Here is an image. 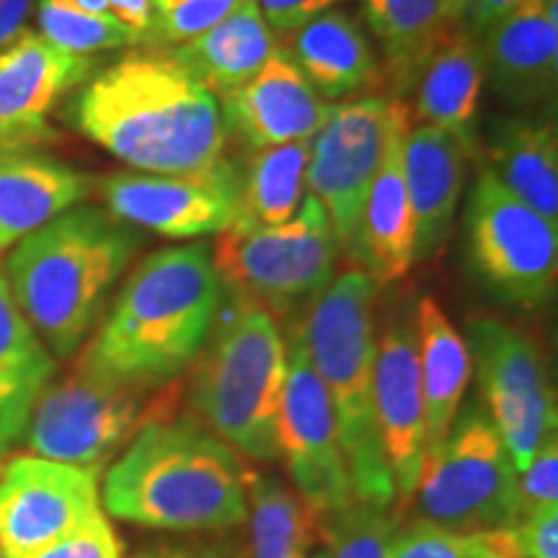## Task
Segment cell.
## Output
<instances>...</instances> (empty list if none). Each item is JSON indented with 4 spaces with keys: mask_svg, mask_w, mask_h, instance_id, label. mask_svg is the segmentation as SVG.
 <instances>
[{
    "mask_svg": "<svg viewBox=\"0 0 558 558\" xmlns=\"http://www.w3.org/2000/svg\"><path fill=\"white\" fill-rule=\"evenodd\" d=\"M83 137L140 173H199L226 160L218 96L169 50H135L101 70L68 109Z\"/></svg>",
    "mask_w": 558,
    "mask_h": 558,
    "instance_id": "cell-1",
    "label": "cell"
},
{
    "mask_svg": "<svg viewBox=\"0 0 558 558\" xmlns=\"http://www.w3.org/2000/svg\"><path fill=\"white\" fill-rule=\"evenodd\" d=\"M251 471L192 416H153L104 476L117 520L171 533H220L248 520Z\"/></svg>",
    "mask_w": 558,
    "mask_h": 558,
    "instance_id": "cell-2",
    "label": "cell"
},
{
    "mask_svg": "<svg viewBox=\"0 0 558 558\" xmlns=\"http://www.w3.org/2000/svg\"><path fill=\"white\" fill-rule=\"evenodd\" d=\"M220 300L205 243L160 248L132 271L78 365L132 386H171L205 347Z\"/></svg>",
    "mask_w": 558,
    "mask_h": 558,
    "instance_id": "cell-3",
    "label": "cell"
},
{
    "mask_svg": "<svg viewBox=\"0 0 558 558\" xmlns=\"http://www.w3.org/2000/svg\"><path fill=\"white\" fill-rule=\"evenodd\" d=\"M137 248L135 228L90 205L68 209L13 246L5 279L52 357L78 352Z\"/></svg>",
    "mask_w": 558,
    "mask_h": 558,
    "instance_id": "cell-4",
    "label": "cell"
},
{
    "mask_svg": "<svg viewBox=\"0 0 558 558\" xmlns=\"http://www.w3.org/2000/svg\"><path fill=\"white\" fill-rule=\"evenodd\" d=\"M375 298L378 288L365 271H341L300 320V331L329 393L354 499L396 509L375 418Z\"/></svg>",
    "mask_w": 558,
    "mask_h": 558,
    "instance_id": "cell-5",
    "label": "cell"
},
{
    "mask_svg": "<svg viewBox=\"0 0 558 558\" xmlns=\"http://www.w3.org/2000/svg\"><path fill=\"white\" fill-rule=\"evenodd\" d=\"M194 362L190 401L202 427L239 456L271 463L288 378V339L279 320L228 292Z\"/></svg>",
    "mask_w": 558,
    "mask_h": 558,
    "instance_id": "cell-6",
    "label": "cell"
},
{
    "mask_svg": "<svg viewBox=\"0 0 558 558\" xmlns=\"http://www.w3.org/2000/svg\"><path fill=\"white\" fill-rule=\"evenodd\" d=\"M337 256L326 209L305 194L298 213L282 226L246 235L220 233L213 262L228 292L295 326V318H305L337 277Z\"/></svg>",
    "mask_w": 558,
    "mask_h": 558,
    "instance_id": "cell-7",
    "label": "cell"
},
{
    "mask_svg": "<svg viewBox=\"0 0 558 558\" xmlns=\"http://www.w3.org/2000/svg\"><path fill=\"white\" fill-rule=\"evenodd\" d=\"M416 520L460 535L512 527L520 518V488L509 452L486 407L458 411L442 445L427 456L414 488Z\"/></svg>",
    "mask_w": 558,
    "mask_h": 558,
    "instance_id": "cell-8",
    "label": "cell"
},
{
    "mask_svg": "<svg viewBox=\"0 0 558 558\" xmlns=\"http://www.w3.org/2000/svg\"><path fill=\"white\" fill-rule=\"evenodd\" d=\"M171 401L160 399V388L111 380L78 365L41 390L24 437L32 456L101 473L148 418L169 414Z\"/></svg>",
    "mask_w": 558,
    "mask_h": 558,
    "instance_id": "cell-9",
    "label": "cell"
},
{
    "mask_svg": "<svg viewBox=\"0 0 558 558\" xmlns=\"http://www.w3.org/2000/svg\"><path fill=\"white\" fill-rule=\"evenodd\" d=\"M469 264L499 303L538 311L554 300L558 226L514 197L492 169L478 173L469 209Z\"/></svg>",
    "mask_w": 558,
    "mask_h": 558,
    "instance_id": "cell-10",
    "label": "cell"
},
{
    "mask_svg": "<svg viewBox=\"0 0 558 558\" xmlns=\"http://www.w3.org/2000/svg\"><path fill=\"white\" fill-rule=\"evenodd\" d=\"M465 344L488 416L514 471L522 473L541 445L556 435V393L546 357L525 331L486 316L471 320Z\"/></svg>",
    "mask_w": 558,
    "mask_h": 558,
    "instance_id": "cell-11",
    "label": "cell"
},
{
    "mask_svg": "<svg viewBox=\"0 0 558 558\" xmlns=\"http://www.w3.org/2000/svg\"><path fill=\"white\" fill-rule=\"evenodd\" d=\"M277 458L288 469L295 497L316 518L354 501L329 393L311 365L300 324L288 331V378L277 418Z\"/></svg>",
    "mask_w": 558,
    "mask_h": 558,
    "instance_id": "cell-12",
    "label": "cell"
},
{
    "mask_svg": "<svg viewBox=\"0 0 558 558\" xmlns=\"http://www.w3.org/2000/svg\"><path fill=\"white\" fill-rule=\"evenodd\" d=\"M403 111L407 104L380 96L341 101L311 140L305 186L326 209L339 248L352 246L388 135Z\"/></svg>",
    "mask_w": 558,
    "mask_h": 558,
    "instance_id": "cell-13",
    "label": "cell"
},
{
    "mask_svg": "<svg viewBox=\"0 0 558 558\" xmlns=\"http://www.w3.org/2000/svg\"><path fill=\"white\" fill-rule=\"evenodd\" d=\"M239 171L228 160L199 173H109L99 181L107 213L166 239L226 233L239 199Z\"/></svg>",
    "mask_w": 558,
    "mask_h": 558,
    "instance_id": "cell-14",
    "label": "cell"
},
{
    "mask_svg": "<svg viewBox=\"0 0 558 558\" xmlns=\"http://www.w3.org/2000/svg\"><path fill=\"white\" fill-rule=\"evenodd\" d=\"M101 514L99 473L19 456L0 465V556H21Z\"/></svg>",
    "mask_w": 558,
    "mask_h": 558,
    "instance_id": "cell-15",
    "label": "cell"
},
{
    "mask_svg": "<svg viewBox=\"0 0 558 558\" xmlns=\"http://www.w3.org/2000/svg\"><path fill=\"white\" fill-rule=\"evenodd\" d=\"M375 418L390 476L396 512L414 497L424 458V396L418 378L414 313L399 311L375 341Z\"/></svg>",
    "mask_w": 558,
    "mask_h": 558,
    "instance_id": "cell-16",
    "label": "cell"
},
{
    "mask_svg": "<svg viewBox=\"0 0 558 558\" xmlns=\"http://www.w3.org/2000/svg\"><path fill=\"white\" fill-rule=\"evenodd\" d=\"M90 70V58L62 52L29 29L0 50V150H34L52 140L47 117Z\"/></svg>",
    "mask_w": 558,
    "mask_h": 558,
    "instance_id": "cell-17",
    "label": "cell"
},
{
    "mask_svg": "<svg viewBox=\"0 0 558 558\" xmlns=\"http://www.w3.org/2000/svg\"><path fill=\"white\" fill-rule=\"evenodd\" d=\"M218 104L226 135L248 150L311 140L337 109L333 101L320 99L282 47L254 78L222 94Z\"/></svg>",
    "mask_w": 558,
    "mask_h": 558,
    "instance_id": "cell-18",
    "label": "cell"
},
{
    "mask_svg": "<svg viewBox=\"0 0 558 558\" xmlns=\"http://www.w3.org/2000/svg\"><path fill=\"white\" fill-rule=\"evenodd\" d=\"M486 78L518 109L548 107L558 88V0H522L484 34Z\"/></svg>",
    "mask_w": 558,
    "mask_h": 558,
    "instance_id": "cell-19",
    "label": "cell"
},
{
    "mask_svg": "<svg viewBox=\"0 0 558 558\" xmlns=\"http://www.w3.org/2000/svg\"><path fill=\"white\" fill-rule=\"evenodd\" d=\"M409 111L390 130L380 169L369 186L349 254L360 262L375 288L399 282L414 267V218L403 177V137Z\"/></svg>",
    "mask_w": 558,
    "mask_h": 558,
    "instance_id": "cell-20",
    "label": "cell"
},
{
    "mask_svg": "<svg viewBox=\"0 0 558 558\" xmlns=\"http://www.w3.org/2000/svg\"><path fill=\"white\" fill-rule=\"evenodd\" d=\"M465 0H362V19L383 52L388 99L407 101L424 68L463 29Z\"/></svg>",
    "mask_w": 558,
    "mask_h": 558,
    "instance_id": "cell-21",
    "label": "cell"
},
{
    "mask_svg": "<svg viewBox=\"0 0 558 558\" xmlns=\"http://www.w3.org/2000/svg\"><path fill=\"white\" fill-rule=\"evenodd\" d=\"M469 153L448 132L418 124L403 137V177L414 218V264L448 239L465 186Z\"/></svg>",
    "mask_w": 558,
    "mask_h": 558,
    "instance_id": "cell-22",
    "label": "cell"
},
{
    "mask_svg": "<svg viewBox=\"0 0 558 558\" xmlns=\"http://www.w3.org/2000/svg\"><path fill=\"white\" fill-rule=\"evenodd\" d=\"M290 60L308 78L324 101L339 104L347 96L375 88L383 81L378 52L360 19L344 9L320 13L288 34Z\"/></svg>",
    "mask_w": 558,
    "mask_h": 558,
    "instance_id": "cell-23",
    "label": "cell"
},
{
    "mask_svg": "<svg viewBox=\"0 0 558 558\" xmlns=\"http://www.w3.org/2000/svg\"><path fill=\"white\" fill-rule=\"evenodd\" d=\"M90 179L39 150H0V251L78 207Z\"/></svg>",
    "mask_w": 558,
    "mask_h": 558,
    "instance_id": "cell-24",
    "label": "cell"
},
{
    "mask_svg": "<svg viewBox=\"0 0 558 558\" xmlns=\"http://www.w3.org/2000/svg\"><path fill=\"white\" fill-rule=\"evenodd\" d=\"M484 81V41L460 29L432 54L414 88V111L422 124L456 137L469 158L478 153V101Z\"/></svg>",
    "mask_w": 558,
    "mask_h": 558,
    "instance_id": "cell-25",
    "label": "cell"
},
{
    "mask_svg": "<svg viewBox=\"0 0 558 558\" xmlns=\"http://www.w3.org/2000/svg\"><path fill=\"white\" fill-rule=\"evenodd\" d=\"M416 357L424 396V450L432 456L456 422L471 380V354L437 300H416ZM427 460V458H424Z\"/></svg>",
    "mask_w": 558,
    "mask_h": 558,
    "instance_id": "cell-26",
    "label": "cell"
},
{
    "mask_svg": "<svg viewBox=\"0 0 558 558\" xmlns=\"http://www.w3.org/2000/svg\"><path fill=\"white\" fill-rule=\"evenodd\" d=\"M497 179L543 220L558 226V132L548 117H501L488 128Z\"/></svg>",
    "mask_w": 558,
    "mask_h": 558,
    "instance_id": "cell-27",
    "label": "cell"
},
{
    "mask_svg": "<svg viewBox=\"0 0 558 558\" xmlns=\"http://www.w3.org/2000/svg\"><path fill=\"white\" fill-rule=\"evenodd\" d=\"M277 50L275 32L264 21L256 0H248L218 26L169 52L209 94L222 96L254 78Z\"/></svg>",
    "mask_w": 558,
    "mask_h": 558,
    "instance_id": "cell-28",
    "label": "cell"
},
{
    "mask_svg": "<svg viewBox=\"0 0 558 558\" xmlns=\"http://www.w3.org/2000/svg\"><path fill=\"white\" fill-rule=\"evenodd\" d=\"M54 357L13 300L0 271V429L9 442L24 437L34 403L50 386Z\"/></svg>",
    "mask_w": 558,
    "mask_h": 558,
    "instance_id": "cell-29",
    "label": "cell"
},
{
    "mask_svg": "<svg viewBox=\"0 0 558 558\" xmlns=\"http://www.w3.org/2000/svg\"><path fill=\"white\" fill-rule=\"evenodd\" d=\"M311 140L251 153L246 171L239 179V199L228 235L282 226L298 213L305 197Z\"/></svg>",
    "mask_w": 558,
    "mask_h": 558,
    "instance_id": "cell-30",
    "label": "cell"
},
{
    "mask_svg": "<svg viewBox=\"0 0 558 558\" xmlns=\"http://www.w3.org/2000/svg\"><path fill=\"white\" fill-rule=\"evenodd\" d=\"M316 514L275 476L251 473L248 558H305Z\"/></svg>",
    "mask_w": 558,
    "mask_h": 558,
    "instance_id": "cell-31",
    "label": "cell"
},
{
    "mask_svg": "<svg viewBox=\"0 0 558 558\" xmlns=\"http://www.w3.org/2000/svg\"><path fill=\"white\" fill-rule=\"evenodd\" d=\"M399 530L401 520L393 507L354 499L313 520L305 558H388Z\"/></svg>",
    "mask_w": 558,
    "mask_h": 558,
    "instance_id": "cell-32",
    "label": "cell"
},
{
    "mask_svg": "<svg viewBox=\"0 0 558 558\" xmlns=\"http://www.w3.org/2000/svg\"><path fill=\"white\" fill-rule=\"evenodd\" d=\"M41 37L62 52L90 58L104 50L137 47V37L114 16H94L75 0H37Z\"/></svg>",
    "mask_w": 558,
    "mask_h": 558,
    "instance_id": "cell-33",
    "label": "cell"
},
{
    "mask_svg": "<svg viewBox=\"0 0 558 558\" xmlns=\"http://www.w3.org/2000/svg\"><path fill=\"white\" fill-rule=\"evenodd\" d=\"M248 0H153V21L143 45L150 50H171L205 34Z\"/></svg>",
    "mask_w": 558,
    "mask_h": 558,
    "instance_id": "cell-34",
    "label": "cell"
},
{
    "mask_svg": "<svg viewBox=\"0 0 558 558\" xmlns=\"http://www.w3.org/2000/svg\"><path fill=\"white\" fill-rule=\"evenodd\" d=\"M124 548L120 535L114 533L107 514H96L86 525L75 527L73 533L47 543V546L34 548L21 556H0V558H122Z\"/></svg>",
    "mask_w": 558,
    "mask_h": 558,
    "instance_id": "cell-35",
    "label": "cell"
},
{
    "mask_svg": "<svg viewBox=\"0 0 558 558\" xmlns=\"http://www.w3.org/2000/svg\"><path fill=\"white\" fill-rule=\"evenodd\" d=\"M388 558H471V535L414 520L399 530Z\"/></svg>",
    "mask_w": 558,
    "mask_h": 558,
    "instance_id": "cell-36",
    "label": "cell"
},
{
    "mask_svg": "<svg viewBox=\"0 0 558 558\" xmlns=\"http://www.w3.org/2000/svg\"><path fill=\"white\" fill-rule=\"evenodd\" d=\"M520 514L535 509H558V437L550 435L518 473Z\"/></svg>",
    "mask_w": 558,
    "mask_h": 558,
    "instance_id": "cell-37",
    "label": "cell"
},
{
    "mask_svg": "<svg viewBox=\"0 0 558 558\" xmlns=\"http://www.w3.org/2000/svg\"><path fill=\"white\" fill-rule=\"evenodd\" d=\"M512 533L525 558H558V509L520 514Z\"/></svg>",
    "mask_w": 558,
    "mask_h": 558,
    "instance_id": "cell-38",
    "label": "cell"
},
{
    "mask_svg": "<svg viewBox=\"0 0 558 558\" xmlns=\"http://www.w3.org/2000/svg\"><path fill=\"white\" fill-rule=\"evenodd\" d=\"M344 0H256L264 21L275 34H292L300 26H305L320 13L339 9Z\"/></svg>",
    "mask_w": 558,
    "mask_h": 558,
    "instance_id": "cell-39",
    "label": "cell"
},
{
    "mask_svg": "<svg viewBox=\"0 0 558 558\" xmlns=\"http://www.w3.org/2000/svg\"><path fill=\"white\" fill-rule=\"evenodd\" d=\"M522 0H465L463 29L471 32L473 37L484 39V34L497 26L507 13H512Z\"/></svg>",
    "mask_w": 558,
    "mask_h": 558,
    "instance_id": "cell-40",
    "label": "cell"
},
{
    "mask_svg": "<svg viewBox=\"0 0 558 558\" xmlns=\"http://www.w3.org/2000/svg\"><path fill=\"white\" fill-rule=\"evenodd\" d=\"M471 558H525L512 527L486 530L471 535Z\"/></svg>",
    "mask_w": 558,
    "mask_h": 558,
    "instance_id": "cell-41",
    "label": "cell"
},
{
    "mask_svg": "<svg viewBox=\"0 0 558 558\" xmlns=\"http://www.w3.org/2000/svg\"><path fill=\"white\" fill-rule=\"evenodd\" d=\"M135 558H248V554L233 543H199V546L150 548Z\"/></svg>",
    "mask_w": 558,
    "mask_h": 558,
    "instance_id": "cell-42",
    "label": "cell"
},
{
    "mask_svg": "<svg viewBox=\"0 0 558 558\" xmlns=\"http://www.w3.org/2000/svg\"><path fill=\"white\" fill-rule=\"evenodd\" d=\"M109 13L135 34L137 47L143 45L145 32L153 21V0H109Z\"/></svg>",
    "mask_w": 558,
    "mask_h": 558,
    "instance_id": "cell-43",
    "label": "cell"
},
{
    "mask_svg": "<svg viewBox=\"0 0 558 558\" xmlns=\"http://www.w3.org/2000/svg\"><path fill=\"white\" fill-rule=\"evenodd\" d=\"M32 3L34 0H0V50H5L26 32Z\"/></svg>",
    "mask_w": 558,
    "mask_h": 558,
    "instance_id": "cell-44",
    "label": "cell"
},
{
    "mask_svg": "<svg viewBox=\"0 0 558 558\" xmlns=\"http://www.w3.org/2000/svg\"><path fill=\"white\" fill-rule=\"evenodd\" d=\"M86 13H94V16H111L109 13V0H75Z\"/></svg>",
    "mask_w": 558,
    "mask_h": 558,
    "instance_id": "cell-45",
    "label": "cell"
},
{
    "mask_svg": "<svg viewBox=\"0 0 558 558\" xmlns=\"http://www.w3.org/2000/svg\"><path fill=\"white\" fill-rule=\"evenodd\" d=\"M9 439H5V435H3V429H0V456H3V452H5V448H9Z\"/></svg>",
    "mask_w": 558,
    "mask_h": 558,
    "instance_id": "cell-46",
    "label": "cell"
}]
</instances>
